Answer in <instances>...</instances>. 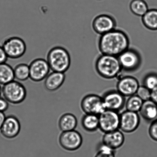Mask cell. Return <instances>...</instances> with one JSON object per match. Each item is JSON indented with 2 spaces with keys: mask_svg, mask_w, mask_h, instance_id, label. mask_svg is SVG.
Returning <instances> with one entry per match:
<instances>
[{
  "mask_svg": "<svg viewBox=\"0 0 157 157\" xmlns=\"http://www.w3.org/2000/svg\"><path fill=\"white\" fill-rule=\"evenodd\" d=\"M130 44L127 34L115 29L101 35L98 47L101 54L118 57L129 48Z\"/></svg>",
  "mask_w": 157,
  "mask_h": 157,
  "instance_id": "obj_1",
  "label": "cell"
},
{
  "mask_svg": "<svg viewBox=\"0 0 157 157\" xmlns=\"http://www.w3.org/2000/svg\"><path fill=\"white\" fill-rule=\"evenodd\" d=\"M46 59L52 71L65 73L71 64L70 53L61 46H55L51 48L47 52Z\"/></svg>",
  "mask_w": 157,
  "mask_h": 157,
  "instance_id": "obj_2",
  "label": "cell"
},
{
  "mask_svg": "<svg viewBox=\"0 0 157 157\" xmlns=\"http://www.w3.org/2000/svg\"><path fill=\"white\" fill-rule=\"evenodd\" d=\"M95 68L100 76L108 79L117 78L122 70L118 57L104 54L97 59Z\"/></svg>",
  "mask_w": 157,
  "mask_h": 157,
  "instance_id": "obj_3",
  "label": "cell"
},
{
  "mask_svg": "<svg viewBox=\"0 0 157 157\" xmlns=\"http://www.w3.org/2000/svg\"><path fill=\"white\" fill-rule=\"evenodd\" d=\"M4 98L13 104H21L27 97V90L24 85L17 81H13L4 85L2 88Z\"/></svg>",
  "mask_w": 157,
  "mask_h": 157,
  "instance_id": "obj_4",
  "label": "cell"
},
{
  "mask_svg": "<svg viewBox=\"0 0 157 157\" xmlns=\"http://www.w3.org/2000/svg\"><path fill=\"white\" fill-rule=\"evenodd\" d=\"M8 58L17 59L24 56L27 50L24 40L20 37L12 36L4 40L1 46Z\"/></svg>",
  "mask_w": 157,
  "mask_h": 157,
  "instance_id": "obj_5",
  "label": "cell"
},
{
  "mask_svg": "<svg viewBox=\"0 0 157 157\" xmlns=\"http://www.w3.org/2000/svg\"><path fill=\"white\" fill-rule=\"evenodd\" d=\"M82 110L85 114L99 115L106 110L102 97L95 94L86 95L81 101Z\"/></svg>",
  "mask_w": 157,
  "mask_h": 157,
  "instance_id": "obj_6",
  "label": "cell"
},
{
  "mask_svg": "<svg viewBox=\"0 0 157 157\" xmlns=\"http://www.w3.org/2000/svg\"><path fill=\"white\" fill-rule=\"evenodd\" d=\"M122 70L132 72L138 70L141 63L140 55L136 50L128 48L118 56Z\"/></svg>",
  "mask_w": 157,
  "mask_h": 157,
  "instance_id": "obj_7",
  "label": "cell"
},
{
  "mask_svg": "<svg viewBox=\"0 0 157 157\" xmlns=\"http://www.w3.org/2000/svg\"><path fill=\"white\" fill-rule=\"evenodd\" d=\"M99 129L103 133L119 130L120 114L115 111L106 109L98 115Z\"/></svg>",
  "mask_w": 157,
  "mask_h": 157,
  "instance_id": "obj_8",
  "label": "cell"
},
{
  "mask_svg": "<svg viewBox=\"0 0 157 157\" xmlns=\"http://www.w3.org/2000/svg\"><path fill=\"white\" fill-rule=\"evenodd\" d=\"M82 136L75 130L62 132L59 137L60 145L68 151H75L78 150L82 144Z\"/></svg>",
  "mask_w": 157,
  "mask_h": 157,
  "instance_id": "obj_9",
  "label": "cell"
},
{
  "mask_svg": "<svg viewBox=\"0 0 157 157\" xmlns=\"http://www.w3.org/2000/svg\"><path fill=\"white\" fill-rule=\"evenodd\" d=\"M29 67L30 78L35 82L45 79L51 70L47 61L41 58L33 60L29 64Z\"/></svg>",
  "mask_w": 157,
  "mask_h": 157,
  "instance_id": "obj_10",
  "label": "cell"
},
{
  "mask_svg": "<svg viewBox=\"0 0 157 157\" xmlns=\"http://www.w3.org/2000/svg\"><path fill=\"white\" fill-rule=\"evenodd\" d=\"M119 129L125 133H132L138 128L140 118L137 112L126 110L120 114Z\"/></svg>",
  "mask_w": 157,
  "mask_h": 157,
  "instance_id": "obj_11",
  "label": "cell"
},
{
  "mask_svg": "<svg viewBox=\"0 0 157 157\" xmlns=\"http://www.w3.org/2000/svg\"><path fill=\"white\" fill-rule=\"evenodd\" d=\"M117 22L111 15L103 14L95 17L92 21V28L97 33L101 35L115 30Z\"/></svg>",
  "mask_w": 157,
  "mask_h": 157,
  "instance_id": "obj_12",
  "label": "cell"
},
{
  "mask_svg": "<svg viewBox=\"0 0 157 157\" xmlns=\"http://www.w3.org/2000/svg\"><path fill=\"white\" fill-rule=\"evenodd\" d=\"M102 98L106 109L118 112L125 106V97L117 90H109Z\"/></svg>",
  "mask_w": 157,
  "mask_h": 157,
  "instance_id": "obj_13",
  "label": "cell"
},
{
  "mask_svg": "<svg viewBox=\"0 0 157 157\" xmlns=\"http://www.w3.org/2000/svg\"><path fill=\"white\" fill-rule=\"evenodd\" d=\"M140 84L138 80L132 76L123 77L118 80L117 90L124 97H130L136 94Z\"/></svg>",
  "mask_w": 157,
  "mask_h": 157,
  "instance_id": "obj_14",
  "label": "cell"
},
{
  "mask_svg": "<svg viewBox=\"0 0 157 157\" xmlns=\"http://www.w3.org/2000/svg\"><path fill=\"white\" fill-rule=\"evenodd\" d=\"M21 130V123L18 118L14 115H10L6 117L0 132L4 137L11 139L16 137Z\"/></svg>",
  "mask_w": 157,
  "mask_h": 157,
  "instance_id": "obj_15",
  "label": "cell"
},
{
  "mask_svg": "<svg viewBox=\"0 0 157 157\" xmlns=\"http://www.w3.org/2000/svg\"><path fill=\"white\" fill-rule=\"evenodd\" d=\"M125 137L121 130H117L105 133L102 139V144L115 150L121 147L124 144Z\"/></svg>",
  "mask_w": 157,
  "mask_h": 157,
  "instance_id": "obj_16",
  "label": "cell"
},
{
  "mask_svg": "<svg viewBox=\"0 0 157 157\" xmlns=\"http://www.w3.org/2000/svg\"><path fill=\"white\" fill-rule=\"evenodd\" d=\"M65 78V73L52 71L44 79V87L49 91H55L63 85Z\"/></svg>",
  "mask_w": 157,
  "mask_h": 157,
  "instance_id": "obj_17",
  "label": "cell"
},
{
  "mask_svg": "<svg viewBox=\"0 0 157 157\" xmlns=\"http://www.w3.org/2000/svg\"><path fill=\"white\" fill-rule=\"evenodd\" d=\"M139 112L145 121L152 122L157 118V104L151 99L144 101Z\"/></svg>",
  "mask_w": 157,
  "mask_h": 157,
  "instance_id": "obj_18",
  "label": "cell"
},
{
  "mask_svg": "<svg viewBox=\"0 0 157 157\" xmlns=\"http://www.w3.org/2000/svg\"><path fill=\"white\" fill-rule=\"evenodd\" d=\"M78 120L73 114H64L58 121V127L62 132L75 130L78 125Z\"/></svg>",
  "mask_w": 157,
  "mask_h": 157,
  "instance_id": "obj_19",
  "label": "cell"
},
{
  "mask_svg": "<svg viewBox=\"0 0 157 157\" xmlns=\"http://www.w3.org/2000/svg\"><path fill=\"white\" fill-rule=\"evenodd\" d=\"M81 124L86 131L93 132L99 129V118L98 115L85 114L81 120Z\"/></svg>",
  "mask_w": 157,
  "mask_h": 157,
  "instance_id": "obj_20",
  "label": "cell"
},
{
  "mask_svg": "<svg viewBox=\"0 0 157 157\" xmlns=\"http://www.w3.org/2000/svg\"><path fill=\"white\" fill-rule=\"evenodd\" d=\"M142 22L149 30H157V9H150L142 17Z\"/></svg>",
  "mask_w": 157,
  "mask_h": 157,
  "instance_id": "obj_21",
  "label": "cell"
},
{
  "mask_svg": "<svg viewBox=\"0 0 157 157\" xmlns=\"http://www.w3.org/2000/svg\"><path fill=\"white\" fill-rule=\"evenodd\" d=\"M14 79L13 67L6 63L0 64V84L4 85Z\"/></svg>",
  "mask_w": 157,
  "mask_h": 157,
  "instance_id": "obj_22",
  "label": "cell"
},
{
  "mask_svg": "<svg viewBox=\"0 0 157 157\" xmlns=\"http://www.w3.org/2000/svg\"><path fill=\"white\" fill-rule=\"evenodd\" d=\"M130 9L134 14L141 17L149 10L148 5L144 0H132L130 3Z\"/></svg>",
  "mask_w": 157,
  "mask_h": 157,
  "instance_id": "obj_23",
  "label": "cell"
},
{
  "mask_svg": "<svg viewBox=\"0 0 157 157\" xmlns=\"http://www.w3.org/2000/svg\"><path fill=\"white\" fill-rule=\"evenodd\" d=\"M13 68L15 78L17 81H25L30 78V70L28 64L21 63L17 64Z\"/></svg>",
  "mask_w": 157,
  "mask_h": 157,
  "instance_id": "obj_24",
  "label": "cell"
},
{
  "mask_svg": "<svg viewBox=\"0 0 157 157\" xmlns=\"http://www.w3.org/2000/svg\"><path fill=\"white\" fill-rule=\"evenodd\" d=\"M144 101L136 94L129 97L126 101V110L138 113L140 110Z\"/></svg>",
  "mask_w": 157,
  "mask_h": 157,
  "instance_id": "obj_25",
  "label": "cell"
},
{
  "mask_svg": "<svg viewBox=\"0 0 157 157\" xmlns=\"http://www.w3.org/2000/svg\"><path fill=\"white\" fill-rule=\"evenodd\" d=\"M143 83L144 86L151 90H153L157 87V74L155 73L148 74L144 78Z\"/></svg>",
  "mask_w": 157,
  "mask_h": 157,
  "instance_id": "obj_26",
  "label": "cell"
},
{
  "mask_svg": "<svg viewBox=\"0 0 157 157\" xmlns=\"http://www.w3.org/2000/svg\"><path fill=\"white\" fill-rule=\"evenodd\" d=\"M115 150L102 144L94 157H115Z\"/></svg>",
  "mask_w": 157,
  "mask_h": 157,
  "instance_id": "obj_27",
  "label": "cell"
},
{
  "mask_svg": "<svg viewBox=\"0 0 157 157\" xmlns=\"http://www.w3.org/2000/svg\"><path fill=\"white\" fill-rule=\"evenodd\" d=\"M136 94L144 101L151 99V90L144 85L140 86Z\"/></svg>",
  "mask_w": 157,
  "mask_h": 157,
  "instance_id": "obj_28",
  "label": "cell"
},
{
  "mask_svg": "<svg viewBox=\"0 0 157 157\" xmlns=\"http://www.w3.org/2000/svg\"><path fill=\"white\" fill-rule=\"evenodd\" d=\"M148 133L150 138L157 142V118L151 122L149 127Z\"/></svg>",
  "mask_w": 157,
  "mask_h": 157,
  "instance_id": "obj_29",
  "label": "cell"
},
{
  "mask_svg": "<svg viewBox=\"0 0 157 157\" xmlns=\"http://www.w3.org/2000/svg\"><path fill=\"white\" fill-rule=\"evenodd\" d=\"M9 107V102L5 98H0V112H4Z\"/></svg>",
  "mask_w": 157,
  "mask_h": 157,
  "instance_id": "obj_30",
  "label": "cell"
},
{
  "mask_svg": "<svg viewBox=\"0 0 157 157\" xmlns=\"http://www.w3.org/2000/svg\"><path fill=\"white\" fill-rule=\"evenodd\" d=\"M8 59L7 55L3 50L2 47L0 46V64L6 63Z\"/></svg>",
  "mask_w": 157,
  "mask_h": 157,
  "instance_id": "obj_31",
  "label": "cell"
},
{
  "mask_svg": "<svg viewBox=\"0 0 157 157\" xmlns=\"http://www.w3.org/2000/svg\"><path fill=\"white\" fill-rule=\"evenodd\" d=\"M151 99L157 104V87L151 90Z\"/></svg>",
  "mask_w": 157,
  "mask_h": 157,
  "instance_id": "obj_32",
  "label": "cell"
},
{
  "mask_svg": "<svg viewBox=\"0 0 157 157\" xmlns=\"http://www.w3.org/2000/svg\"><path fill=\"white\" fill-rule=\"evenodd\" d=\"M6 117L4 112H0V129L5 120Z\"/></svg>",
  "mask_w": 157,
  "mask_h": 157,
  "instance_id": "obj_33",
  "label": "cell"
},
{
  "mask_svg": "<svg viewBox=\"0 0 157 157\" xmlns=\"http://www.w3.org/2000/svg\"><path fill=\"white\" fill-rule=\"evenodd\" d=\"M2 93V88L0 86V97H1Z\"/></svg>",
  "mask_w": 157,
  "mask_h": 157,
  "instance_id": "obj_34",
  "label": "cell"
}]
</instances>
